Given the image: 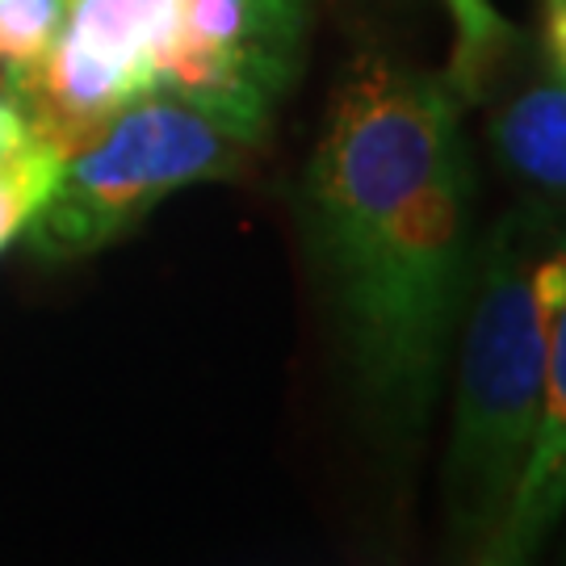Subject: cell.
<instances>
[{"label":"cell","instance_id":"cell-13","mask_svg":"<svg viewBox=\"0 0 566 566\" xmlns=\"http://www.w3.org/2000/svg\"><path fill=\"white\" fill-rule=\"evenodd\" d=\"M67 4H72V0H67Z\"/></svg>","mask_w":566,"mask_h":566},{"label":"cell","instance_id":"cell-6","mask_svg":"<svg viewBox=\"0 0 566 566\" xmlns=\"http://www.w3.org/2000/svg\"><path fill=\"white\" fill-rule=\"evenodd\" d=\"M491 147L537 202L566 210V81L546 72L507 97L491 118Z\"/></svg>","mask_w":566,"mask_h":566},{"label":"cell","instance_id":"cell-5","mask_svg":"<svg viewBox=\"0 0 566 566\" xmlns=\"http://www.w3.org/2000/svg\"><path fill=\"white\" fill-rule=\"evenodd\" d=\"M566 516V303L554 324L546 365V399L542 424L525 462L516 500L483 566H537L542 549L554 542Z\"/></svg>","mask_w":566,"mask_h":566},{"label":"cell","instance_id":"cell-10","mask_svg":"<svg viewBox=\"0 0 566 566\" xmlns=\"http://www.w3.org/2000/svg\"><path fill=\"white\" fill-rule=\"evenodd\" d=\"M542 51L549 72L566 81V0H542Z\"/></svg>","mask_w":566,"mask_h":566},{"label":"cell","instance_id":"cell-3","mask_svg":"<svg viewBox=\"0 0 566 566\" xmlns=\"http://www.w3.org/2000/svg\"><path fill=\"white\" fill-rule=\"evenodd\" d=\"M566 303V210L525 202L479 240L458 324L441 507L449 566H483L542 424L554 324Z\"/></svg>","mask_w":566,"mask_h":566},{"label":"cell","instance_id":"cell-2","mask_svg":"<svg viewBox=\"0 0 566 566\" xmlns=\"http://www.w3.org/2000/svg\"><path fill=\"white\" fill-rule=\"evenodd\" d=\"M303 42L306 0H72L46 55L4 84L55 139L156 88L273 126Z\"/></svg>","mask_w":566,"mask_h":566},{"label":"cell","instance_id":"cell-11","mask_svg":"<svg viewBox=\"0 0 566 566\" xmlns=\"http://www.w3.org/2000/svg\"><path fill=\"white\" fill-rule=\"evenodd\" d=\"M34 130H30V122L21 118V109L9 97H0V151H13L21 143L30 139Z\"/></svg>","mask_w":566,"mask_h":566},{"label":"cell","instance_id":"cell-8","mask_svg":"<svg viewBox=\"0 0 566 566\" xmlns=\"http://www.w3.org/2000/svg\"><path fill=\"white\" fill-rule=\"evenodd\" d=\"M60 160L63 151L51 139H42L39 130L13 151H0V252L25 240L34 214L55 185Z\"/></svg>","mask_w":566,"mask_h":566},{"label":"cell","instance_id":"cell-7","mask_svg":"<svg viewBox=\"0 0 566 566\" xmlns=\"http://www.w3.org/2000/svg\"><path fill=\"white\" fill-rule=\"evenodd\" d=\"M453 18V55L446 67V84L462 105H479L500 63L521 46V30L495 13L491 0H446Z\"/></svg>","mask_w":566,"mask_h":566},{"label":"cell","instance_id":"cell-9","mask_svg":"<svg viewBox=\"0 0 566 566\" xmlns=\"http://www.w3.org/2000/svg\"><path fill=\"white\" fill-rule=\"evenodd\" d=\"M63 18L67 0H0V72H18L46 55Z\"/></svg>","mask_w":566,"mask_h":566},{"label":"cell","instance_id":"cell-12","mask_svg":"<svg viewBox=\"0 0 566 566\" xmlns=\"http://www.w3.org/2000/svg\"><path fill=\"white\" fill-rule=\"evenodd\" d=\"M566 521V516H563ZM558 558H563V566H566V528H563V542H558Z\"/></svg>","mask_w":566,"mask_h":566},{"label":"cell","instance_id":"cell-1","mask_svg":"<svg viewBox=\"0 0 566 566\" xmlns=\"http://www.w3.org/2000/svg\"><path fill=\"white\" fill-rule=\"evenodd\" d=\"M446 76L365 51L303 177V219L374 441L416 453L453 357L479 227L474 164Z\"/></svg>","mask_w":566,"mask_h":566},{"label":"cell","instance_id":"cell-4","mask_svg":"<svg viewBox=\"0 0 566 566\" xmlns=\"http://www.w3.org/2000/svg\"><path fill=\"white\" fill-rule=\"evenodd\" d=\"M269 126L181 93H139L63 147L60 172L25 243L42 261H81L139 227L189 185L231 181Z\"/></svg>","mask_w":566,"mask_h":566}]
</instances>
